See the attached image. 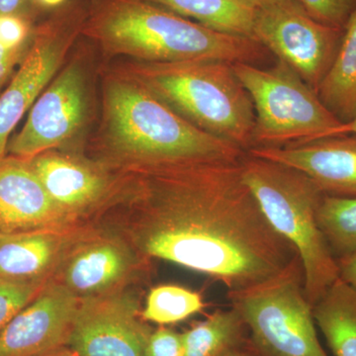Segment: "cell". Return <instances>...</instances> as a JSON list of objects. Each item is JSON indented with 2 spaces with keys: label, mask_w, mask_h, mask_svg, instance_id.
Masks as SVG:
<instances>
[{
  "label": "cell",
  "mask_w": 356,
  "mask_h": 356,
  "mask_svg": "<svg viewBox=\"0 0 356 356\" xmlns=\"http://www.w3.org/2000/svg\"><path fill=\"white\" fill-rule=\"evenodd\" d=\"M128 234L147 257L219 281L254 287L297 257L243 181L241 161L145 170Z\"/></svg>",
  "instance_id": "6da1fadb"
},
{
  "label": "cell",
  "mask_w": 356,
  "mask_h": 356,
  "mask_svg": "<svg viewBox=\"0 0 356 356\" xmlns=\"http://www.w3.org/2000/svg\"><path fill=\"white\" fill-rule=\"evenodd\" d=\"M105 113L110 144L143 170L238 163L245 156L242 149L196 128L135 81L109 84Z\"/></svg>",
  "instance_id": "7a4b0ae2"
},
{
  "label": "cell",
  "mask_w": 356,
  "mask_h": 356,
  "mask_svg": "<svg viewBox=\"0 0 356 356\" xmlns=\"http://www.w3.org/2000/svg\"><path fill=\"white\" fill-rule=\"evenodd\" d=\"M90 31L109 51L147 63L254 64L266 51L254 40L214 31L146 0H110Z\"/></svg>",
  "instance_id": "3957f363"
},
{
  "label": "cell",
  "mask_w": 356,
  "mask_h": 356,
  "mask_svg": "<svg viewBox=\"0 0 356 356\" xmlns=\"http://www.w3.org/2000/svg\"><path fill=\"white\" fill-rule=\"evenodd\" d=\"M133 72L134 81L196 128L252 149L254 104L229 63H147Z\"/></svg>",
  "instance_id": "277c9868"
},
{
  "label": "cell",
  "mask_w": 356,
  "mask_h": 356,
  "mask_svg": "<svg viewBox=\"0 0 356 356\" xmlns=\"http://www.w3.org/2000/svg\"><path fill=\"white\" fill-rule=\"evenodd\" d=\"M243 181L271 227L296 250L312 306L339 280V264L318 222L325 195L306 175L248 154L241 161Z\"/></svg>",
  "instance_id": "5b68a950"
},
{
  "label": "cell",
  "mask_w": 356,
  "mask_h": 356,
  "mask_svg": "<svg viewBox=\"0 0 356 356\" xmlns=\"http://www.w3.org/2000/svg\"><path fill=\"white\" fill-rule=\"evenodd\" d=\"M232 67L254 104L252 147H285L334 137L343 125L285 63L278 60L269 69L248 63Z\"/></svg>",
  "instance_id": "8992f818"
},
{
  "label": "cell",
  "mask_w": 356,
  "mask_h": 356,
  "mask_svg": "<svg viewBox=\"0 0 356 356\" xmlns=\"http://www.w3.org/2000/svg\"><path fill=\"white\" fill-rule=\"evenodd\" d=\"M252 343L264 356H327L306 296L298 255L286 268L254 287L229 293Z\"/></svg>",
  "instance_id": "52a82bcc"
},
{
  "label": "cell",
  "mask_w": 356,
  "mask_h": 356,
  "mask_svg": "<svg viewBox=\"0 0 356 356\" xmlns=\"http://www.w3.org/2000/svg\"><path fill=\"white\" fill-rule=\"evenodd\" d=\"M341 36L343 30L318 22L299 0L257 9L255 41L289 65L316 92L331 69Z\"/></svg>",
  "instance_id": "ba28073f"
},
{
  "label": "cell",
  "mask_w": 356,
  "mask_h": 356,
  "mask_svg": "<svg viewBox=\"0 0 356 356\" xmlns=\"http://www.w3.org/2000/svg\"><path fill=\"white\" fill-rule=\"evenodd\" d=\"M140 318L126 293L81 299L67 346L79 356H146L152 332Z\"/></svg>",
  "instance_id": "9c48e42d"
},
{
  "label": "cell",
  "mask_w": 356,
  "mask_h": 356,
  "mask_svg": "<svg viewBox=\"0 0 356 356\" xmlns=\"http://www.w3.org/2000/svg\"><path fill=\"white\" fill-rule=\"evenodd\" d=\"M88 95L79 65H69L33 105L24 127L9 142L13 158L29 161L62 145L86 121Z\"/></svg>",
  "instance_id": "30bf717a"
},
{
  "label": "cell",
  "mask_w": 356,
  "mask_h": 356,
  "mask_svg": "<svg viewBox=\"0 0 356 356\" xmlns=\"http://www.w3.org/2000/svg\"><path fill=\"white\" fill-rule=\"evenodd\" d=\"M81 299L46 284L0 332V356H41L67 346Z\"/></svg>",
  "instance_id": "8fae6325"
},
{
  "label": "cell",
  "mask_w": 356,
  "mask_h": 356,
  "mask_svg": "<svg viewBox=\"0 0 356 356\" xmlns=\"http://www.w3.org/2000/svg\"><path fill=\"white\" fill-rule=\"evenodd\" d=\"M248 154L299 170L325 195L356 197V135L334 136L285 147H257Z\"/></svg>",
  "instance_id": "7c38bea8"
},
{
  "label": "cell",
  "mask_w": 356,
  "mask_h": 356,
  "mask_svg": "<svg viewBox=\"0 0 356 356\" xmlns=\"http://www.w3.org/2000/svg\"><path fill=\"white\" fill-rule=\"evenodd\" d=\"M72 219L58 205L27 161H0V233L53 231Z\"/></svg>",
  "instance_id": "4fadbf2b"
},
{
  "label": "cell",
  "mask_w": 356,
  "mask_h": 356,
  "mask_svg": "<svg viewBox=\"0 0 356 356\" xmlns=\"http://www.w3.org/2000/svg\"><path fill=\"white\" fill-rule=\"evenodd\" d=\"M64 50L62 40L57 37L51 34L39 36L0 95V161L6 158L11 132L55 74Z\"/></svg>",
  "instance_id": "5bb4252c"
},
{
  "label": "cell",
  "mask_w": 356,
  "mask_h": 356,
  "mask_svg": "<svg viewBox=\"0 0 356 356\" xmlns=\"http://www.w3.org/2000/svg\"><path fill=\"white\" fill-rule=\"evenodd\" d=\"M133 255L124 243L103 238L79 248L64 273L65 285L79 299L116 291L133 266Z\"/></svg>",
  "instance_id": "9a60e30c"
},
{
  "label": "cell",
  "mask_w": 356,
  "mask_h": 356,
  "mask_svg": "<svg viewBox=\"0 0 356 356\" xmlns=\"http://www.w3.org/2000/svg\"><path fill=\"white\" fill-rule=\"evenodd\" d=\"M27 161L51 198L70 216L97 202L106 189L102 175L65 156L44 153Z\"/></svg>",
  "instance_id": "2e32d148"
},
{
  "label": "cell",
  "mask_w": 356,
  "mask_h": 356,
  "mask_svg": "<svg viewBox=\"0 0 356 356\" xmlns=\"http://www.w3.org/2000/svg\"><path fill=\"white\" fill-rule=\"evenodd\" d=\"M63 248V236L54 231L0 233V278L44 280Z\"/></svg>",
  "instance_id": "e0dca14e"
},
{
  "label": "cell",
  "mask_w": 356,
  "mask_h": 356,
  "mask_svg": "<svg viewBox=\"0 0 356 356\" xmlns=\"http://www.w3.org/2000/svg\"><path fill=\"white\" fill-rule=\"evenodd\" d=\"M214 31L254 40L257 7L248 0H146ZM255 41V40H254Z\"/></svg>",
  "instance_id": "ac0fdd59"
},
{
  "label": "cell",
  "mask_w": 356,
  "mask_h": 356,
  "mask_svg": "<svg viewBox=\"0 0 356 356\" xmlns=\"http://www.w3.org/2000/svg\"><path fill=\"white\" fill-rule=\"evenodd\" d=\"M313 311L316 324L334 356H356V289L337 280Z\"/></svg>",
  "instance_id": "d6986e66"
},
{
  "label": "cell",
  "mask_w": 356,
  "mask_h": 356,
  "mask_svg": "<svg viewBox=\"0 0 356 356\" xmlns=\"http://www.w3.org/2000/svg\"><path fill=\"white\" fill-rule=\"evenodd\" d=\"M317 95L339 120L356 112V9L343 30L334 63L318 86Z\"/></svg>",
  "instance_id": "ffe728a7"
},
{
  "label": "cell",
  "mask_w": 356,
  "mask_h": 356,
  "mask_svg": "<svg viewBox=\"0 0 356 356\" xmlns=\"http://www.w3.org/2000/svg\"><path fill=\"white\" fill-rule=\"evenodd\" d=\"M245 327L236 309L216 312L181 334L184 356H220L236 348Z\"/></svg>",
  "instance_id": "44dd1931"
},
{
  "label": "cell",
  "mask_w": 356,
  "mask_h": 356,
  "mask_svg": "<svg viewBox=\"0 0 356 356\" xmlns=\"http://www.w3.org/2000/svg\"><path fill=\"white\" fill-rule=\"evenodd\" d=\"M318 222L337 261L356 252V197L324 195Z\"/></svg>",
  "instance_id": "7402d4cb"
},
{
  "label": "cell",
  "mask_w": 356,
  "mask_h": 356,
  "mask_svg": "<svg viewBox=\"0 0 356 356\" xmlns=\"http://www.w3.org/2000/svg\"><path fill=\"white\" fill-rule=\"evenodd\" d=\"M203 308V300L197 292L177 285H161L149 293L140 316L156 324L170 325L186 320Z\"/></svg>",
  "instance_id": "603a6c76"
},
{
  "label": "cell",
  "mask_w": 356,
  "mask_h": 356,
  "mask_svg": "<svg viewBox=\"0 0 356 356\" xmlns=\"http://www.w3.org/2000/svg\"><path fill=\"white\" fill-rule=\"evenodd\" d=\"M46 285L44 280L0 278V332Z\"/></svg>",
  "instance_id": "cb8c5ba5"
},
{
  "label": "cell",
  "mask_w": 356,
  "mask_h": 356,
  "mask_svg": "<svg viewBox=\"0 0 356 356\" xmlns=\"http://www.w3.org/2000/svg\"><path fill=\"white\" fill-rule=\"evenodd\" d=\"M304 9L318 22L343 30L356 9V0H299Z\"/></svg>",
  "instance_id": "d4e9b609"
},
{
  "label": "cell",
  "mask_w": 356,
  "mask_h": 356,
  "mask_svg": "<svg viewBox=\"0 0 356 356\" xmlns=\"http://www.w3.org/2000/svg\"><path fill=\"white\" fill-rule=\"evenodd\" d=\"M146 356H184L182 334L166 327L152 332L147 343Z\"/></svg>",
  "instance_id": "484cf974"
},
{
  "label": "cell",
  "mask_w": 356,
  "mask_h": 356,
  "mask_svg": "<svg viewBox=\"0 0 356 356\" xmlns=\"http://www.w3.org/2000/svg\"><path fill=\"white\" fill-rule=\"evenodd\" d=\"M28 25L16 15H0V44L6 48H17L24 43Z\"/></svg>",
  "instance_id": "4316f807"
},
{
  "label": "cell",
  "mask_w": 356,
  "mask_h": 356,
  "mask_svg": "<svg viewBox=\"0 0 356 356\" xmlns=\"http://www.w3.org/2000/svg\"><path fill=\"white\" fill-rule=\"evenodd\" d=\"M22 46L6 48L0 44V88L10 76L16 64L22 58Z\"/></svg>",
  "instance_id": "83f0119b"
},
{
  "label": "cell",
  "mask_w": 356,
  "mask_h": 356,
  "mask_svg": "<svg viewBox=\"0 0 356 356\" xmlns=\"http://www.w3.org/2000/svg\"><path fill=\"white\" fill-rule=\"evenodd\" d=\"M339 280L356 289V252L355 254L337 261Z\"/></svg>",
  "instance_id": "f1b7e54d"
},
{
  "label": "cell",
  "mask_w": 356,
  "mask_h": 356,
  "mask_svg": "<svg viewBox=\"0 0 356 356\" xmlns=\"http://www.w3.org/2000/svg\"><path fill=\"white\" fill-rule=\"evenodd\" d=\"M26 0H0V15H15Z\"/></svg>",
  "instance_id": "f546056e"
},
{
  "label": "cell",
  "mask_w": 356,
  "mask_h": 356,
  "mask_svg": "<svg viewBox=\"0 0 356 356\" xmlns=\"http://www.w3.org/2000/svg\"><path fill=\"white\" fill-rule=\"evenodd\" d=\"M350 134L356 135V112L351 120L344 122L343 125L339 126L336 131V136L350 135Z\"/></svg>",
  "instance_id": "4dcf8cb0"
},
{
  "label": "cell",
  "mask_w": 356,
  "mask_h": 356,
  "mask_svg": "<svg viewBox=\"0 0 356 356\" xmlns=\"http://www.w3.org/2000/svg\"><path fill=\"white\" fill-rule=\"evenodd\" d=\"M41 356H79L70 346H65Z\"/></svg>",
  "instance_id": "1f68e13d"
},
{
  "label": "cell",
  "mask_w": 356,
  "mask_h": 356,
  "mask_svg": "<svg viewBox=\"0 0 356 356\" xmlns=\"http://www.w3.org/2000/svg\"><path fill=\"white\" fill-rule=\"evenodd\" d=\"M250 3L254 4L257 8H264V7H269L276 6V4L284 3V2L290 1V0H248Z\"/></svg>",
  "instance_id": "d6a6232c"
},
{
  "label": "cell",
  "mask_w": 356,
  "mask_h": 356,
  "mask_svg": "<svg viewBox=\"0 0 356 356\" xmlns=\"http://www.w3.org/2000/svg\"><path fill=\"white\" fill-rule=\"evenodd\" d=\"M220 356H248L245 353L238 350L236 348H231V350L225 351L224 353H222Z\"/></svg>",
  "instance_id": "836d02e7"
},
{
  "label": "cell",
  "mask_w": 356,
  "mask_h": 356,
  "mask_svg": "<svg viewBox=\"0 0 356 356\" xmlns=\"http://www.w3.org/2000/svg\"><path fill=\"white\" fill-rule=\"evenodd\" d=\"M65 0H39V2H41L42 4L47 6H58V4L62 3Z\"/></svg>",
  "instance_id": "e575fe53"
}]
</instances>
